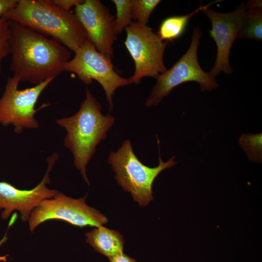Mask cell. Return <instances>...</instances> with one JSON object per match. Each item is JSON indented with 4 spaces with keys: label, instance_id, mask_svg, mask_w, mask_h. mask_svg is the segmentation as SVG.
Wrapping results in <instances>:
<instances>
[{
    "label": "cell",
    "instance_id": "obj_13",
    "mask_svg": "<svg viewBox=\"0 0 262 262\" xmlns=\"http://www.w3.org/2000/svg\"><path fill=\"white\" fill-rule=\"evenodd\" d=\"M86 242L109 258L123 253L124 238L119 231L100 226L85 234Z\"/></svg>",
    "mask_w": 262,
    "mask_h": 262
},
{
    "label": "cell",
    "instance_id": "obj_2",
    "mask_svg": "<svg viewBox=\"0 0 262 262\" xmlns=\"http://www.w3.org/2000/svg\"><path fill=\"white\" fill-rule=\"evenodd\" d=\"M100 103L87 88L86 97L80 108L74 115L58 119L56 123L66 131L64 146L74 157V164L85 181H89L86 166L96 151V147L106 139L107 132L115 119L110 114L101 113Z\"/></svg>",
    "mask_w": 262,
    "mask_h": 262
},
{
    "label": "cell",
    "instance_id": "obj_9",
    "mask_svg": "<svg viewBox=\"0 0 262 262\" xmlns=\"http://www.w3.org/2000/svg\"><path fill=\"white\" fill-rule=\"evenodd\" d=\"M53 80L49 79L32 87L19 90V80L13 76L8 77L0 97V125L14 126L16 133L25 129L37 128L39 124L34 115L38 110L35 106L42 92Z\"/></svg>",
    "mask_w": 262,
    "mask_h": 262
},
{
    "label": "cell",
    "instance_id": "obj_1",
    "mask_svg": "<svg viewBox=\"0 0 262 262\" xmlns=\"http://www.w3.org/2000/svg\"><path fill=\"white\" fill-rule=\"evenodd\" d=\"M10 69L20 82L35 84L54 79L71 59L70 50L57 41L18 23L8 21Z\"/></svg>",
    "mask_w": 262,
    "mask_h": 262
},
{
    "label": "cell",
    "instance_id": "obj_8",
    "mask_svg": "<svg viewBox=\"0 0 262 262\" xmlns=\"http://www.w3.org/2000/svg\"><path fill=\"white\" fill-rule=\"evenodd\" d=\"M75 53L65 67V71L77 75L84 84L97 81L103 88L109 109L113 108L115 91L131 83L129 79L119 76L115 70L112 60L98 52L88 39Z\"/></svg>",
    "mask_w": 262,
    "mask_h": 262
},
{
    "label": "cell",
    "instance_id": "obj_19",
    "mask_svg": "<svg viewBox=\"0 0 262 262\" xmlns=\"http://www.w3.org/2000/svg\"><path fill=\"white\" fill-rule=\"evenodd\" d=\"M10 34L9 22L2 17L0 19V75L2 70V63L10 54Z\"/></svg>",
    "mask_w": 262,
    "mask_h": 262
},
{
    "label": "cell",
    "instance_id": "obj_15",
    "mask_svg": "<svg viewBox=\"0 0 262 262\" xmlns=\"http://www.w3.org/2000/svg\"><path fill=\"white\" fill-rule=\"evenodd\" d=\"M237 38L262 41V8H246Z\"/></svg>",
    "mask_w": 262,
    "mask_h": 262
},
{
    "label": "cell",
    "instance_id": "obj_5",
    "mask_svg": "<svg viewBox=\"0 0 262 262\" xmlns=\"http://www.w3.org/2000/svg\"><path fill=\"white\" fill-rule=\"evenodd\" d=\"M202 34L199 28H195L187 51L171 68L155 79V85L146 102L147 107L159 104L174 88L186 82H197L202 92L217 88L215 77L203 71L198 61L197 50Z\"/></svg>",
    "mask_w": 262,
    "mask_h": 262
},
{
    "label": "cell",
    "instance_id": "obj_3",
    "mask_svg": "<svg viewBox=\"0 0 262 262\" xmlns=\"http://www.w3.org/2000/svg\"><path fill=\"white\" fill-rule=\"evenodd\" d=\"M43 35L52 37L75 52L88 39L75 14L47 0H18L3 16Z\"/></svg>",
    "mask_w": 262,
    "mask_h": 262
},
{
    "label": "cell",
    "instance_id": "obj_10",
    "mask_svg": "<svg viewBox=\"0 0 262 262\" xmlns=\"http://www.w3.org/2000/svg\"><path fill=\"white\" fill-rule=\"evenodd\" d=\"M96 49L109 59L114 56L116 39L115 17L98 0H84L75 7L74 13Z\"/></svg>",
    "mask_w": 262,
    "mask_h": 262
},
{
    "label": "cell",
    "instance_id": "obj_14",
    "mask_svg": "<svg viewBox=\"0 0 262 262\" xmlns=\"http://www.w3.org/2000/svg\"><path fill=\"white\" fill-rule=\"evenodd\" d=\"M216 0L206 5H201L191 13L185 15L171 16L164 19L161 23L158 34L162 40L173 41L181 36L185 31L188 23L195 14L208 8Z\"/></svg>",
    "mask_w": 262,
    "mask_h": 262
},
{
    "label": "cell",
    "instance_id": "obj_6",
    "mask_svg": "<svg viewBox=\"0 0 262 262\" xmlns=\"http://www.w3.org/2000/svg\"><path fill=\"white\" fill-rule=\"evenodd\" d=\"M125 31L124 44L135 65L134 73L129 78L131 83L139 84L144 77L156 79L167 70L164 54L167 41H163L147 25L134 21Z\"/></svg>",
    "mask_w": 262,
    "mask_h": 262
},
{
    "label": "cell",
    "instance_id": "obj_23",
    "mask_svg": "<svg viewBox=\"0 0 262 262\" xmlns=\"http://www.w3.org/2000/svg\"><path fill=\"white\" fill-rule=\"evenodd\" d=\"M246 8H262L261 0H249L246 5Z\"/></svg>",
    "mask_w": 262,
    "mask_h": 262
},
{
    "label": "cell",
    "instance_id": "obj_12",
    "mask_svg": "<svg viewBox=\"0 0 262 262\" xmlns=\"http://www.w3.org/2000/svg\"><path fill=\"white\" fill-rule=\"evenodd\" d=\"M58 158L54 153L48 158V169L40 182L31 190H20L5 181H0V210L3 209L1 217L8 218L15 210L19 212L22 221L28 220L33 210L44 199L55 195L57 190L47 188L49 173Z\"/></svg>",
    "mask_w": 262,
    "mask_h": 262
},
{
    "label": "cell",
    "instance_id": "obj_4",
    "mask_svg": "<svg viewBox=\"0 0 262 262\" xmlns=\"http://www.w3.org/2000/svg\"><path fill=\"white\" fill-rule=\"evenodd\" d=\"M159 153L158 165L148 167L138 159L131 142L126 139L116 152L112 151L108 157V163L115 173L117 183L124 191L130 193L141 206H147L153 200V183L158 175L177 164L175 156L164 162L161 159L160 150Z\"/></svg>",
    "mask_w": 262,
    "mask_h": 262
},
{
    "label": "cell",
    "instance_id": "obj_11",
    "mask_svg": "<svg viewBox=\"0 0 262 262\" xmlns=\"http://www.w3.org/2000/svg\"><path fill=\"white\" fill-rule=\"evenodd\" d=\"M246 10V5H241L230 13H219L209 8L202 11L211 22L210 34L217 46L215 62L210 71L214 77L221 72L227 74L232 72L229 62L230 51L234 41L238 37Z\"/></svg>",
    "mask_w": 262,
    "mask_h": 262
},
{
    "label": "cell",
    "instance_id": "obj_20",
    "mask_svg": "<svg viewBox=\"0 0 262 262\" xmlns=\"http://www.w3.org/2000/svg\"><path fill=\"white\" fill-rule=\"evenodd\" d=\"M48 2L66 11H71L72 7H76L83 0H47Z\"/></svg>",
    "mask_w": 262,
    "mask_h": 262
},
{
    "label": "cell",
    "instance_id": "obj_7",
    "mask_svg": "<svg viewBox=\"0 0 262 262\" xmlns=\"http://www.w3.org/2000/svg\"><path fill=\"white\" fill-rule=\"evenodd\" d=\"M85 196L75 199L57 192L54 196L43 200L32 212L28 219L33 232L41 223L51 219L60 220L79 227H98L106 224L107 217L87 205Z\"/></svg>",
    "mask_w": 262,
    "mask_h": 262
},
{
    "label": "cell",
    "instance_id": "obj_21",
    "mask_svg": "<svg viewBox=\"0 0 262 262\" xmlns=\"http://www.w3.org/2000/svg\"><path fill=\"white\" fill-rule=\"evenodd\" d=\"M18 0H0V19L4 15L14 8Z\"/></svg>",
    "mask_w": 262,
    "mask_h": 262
},
{
    "label": "cell",
    "instance_id": "obj_24",
    "mask_svg": "<svg viewBox=\"0 0 262 262\" xmlns=\"http://www.w3.org/2000/svg\"><path fill=\"white\" fill-rule=\"evenodd\" d=\"M7 240L6 235H5L2 239L0 241V246L4 243ZM8 256V255L1 256H0V261L7 262V257Z\"/></svg>",
    "mask_w": 262,
    "mask_h": 262
},
{
    "label": "cell",
    "instance_id": "obj_22",
    "mask_svg": "<svg viewBox=\"0 0 262 262\" xmlns=\"http://www.w3.org/2000/svg\"><path fill=\"white\" fill-rule=\"evenodd\" d=\"M110 262H137L133 259L123 253L119 254L109 258Z\"/></svg>",
    "mask_w": 262,
    "mask_h": 262
},
{
    "label": "cell",
    "instance_id": "obj_16",
    "mask_svg": "<svg viewBox=\"0 0 262 262\" xmlns=\"http://www.w3.org/2000/svg\"><path fill=\"white\" fill-rule=\"evenodd\" d=\"M262 133L243 134L239 142L248 159L253 162L262 161Z\"/></svg>",
    "mask_w": 262,
    "mask_h": 262
},
{
    "label": "cell",
    "instance_id": "obj_17",
    "mask_svg": "<svg viewBox=\"0 0 262 262\" xmlns=\"http://www.w3.org/2000/svg\"><path fill=\"white\" fill-rule=\"evenodd\" d=\"M116 9L115 17L117 34L120 33L132 22V0H112Z\"/></svg>",
    "mask_w": 262,
    "mask_h": 262
},
{
    "label": "cell",
    "instance_id": "obj_18",
    "mask_svg": "<svg viewBox=\"0 0 262 262\" xmlns=\"http://www.w3.org/2000/svg\"><path fill=\"white\" fill-rule=\"evenodd\" d=\"M160 0H132V19L137 23L147 25L149 18Z\"/></svg>",
    "mask_w": 262,
    "mask_h": 262
}]
</instances>
